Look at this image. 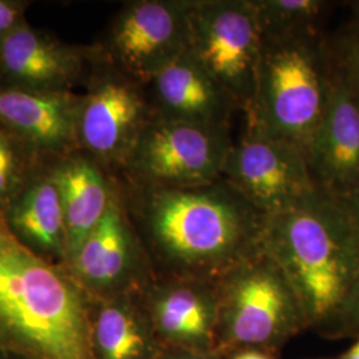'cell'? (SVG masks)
I'll return each instance as SVG.
<instances>
[{
	"instance_id": "cell-1",
	"label": "cell",
	"mask_w": 359,
	"mask_h": 359,
	"mask_svg": "<svg viewBox=\"0 0 359 359\" xmlns=\"http://www.w3.org/2000/svg\"><path fill=\"white\" fill-rule=\"evenodd\" d=\"M156 277L216 281L262 252L266 216L231 185L185 189L118 187Z\"/></svg>"
},
{
	"instance_id": "cell-2",
	"label": "cell",
	"mask_w": 359,
	"mask_h": 359,
	"mask_svg": "<svg viewBox=\"0 0 359 359\" xmlns=\"http://www.w3.org/2000/svg\"><path fill=\"white\" fill-rule=\"evenodd\" d=\"M93 298L68 268L13 238L0 219V351L27 359H95Z\"/></svg>"
},
{
	"instance_id": "cell-3",
	"label": "cell",
	"mask_w": 359,
	"mask_h": 359,
	"mask_svg": "<svg viewBox=\"0 0 359 359\" xmlns=\"http://www.w3.org/2000/svg\"><path fill=\"white\" fill-rule=\"evenodd\" d=\"M262 249L294 290L306 329L333 339L342 305L359 278V228L346 203L320 192L266 217Z\"/></svg>"
},
{
	"instance_id": "cell-4",
	"label": "cell",
	"mask_w": 359,
	"mask_h": 359,
	"mask_svg": "<svg viewBox=\"0 0 359 359\" xmlns=\"http://www.w3.org/2000/svg\"><path fill=\"white\" fill-rule=\"evenodd\" d=\"M333 79L329 38L320 29L264 38L246 121L306 154L326 112Z\"/></svg>"
},
{
	"instance_id": "cell-5",
	"label": "cell",
	"mask_w": 359,
	"mask_h": 359,
	"mask_svg": "<svg viewBox=\"0 0 359 359\" xmlns=\"http://www.w3.org/2000/svg\"><path fill=\"white\" fill-rule=\"evenodd\" d=\"M216 285L218 355L246 347L278 354L308 330L294 290L264 249L228 270Z\"/></svg>"
},
{
	"instance_id": "cell-6",
	"label": "cell",
	"mask_w": 359,
	"mask_h": 359,
	"mask_svg": "<svg viewBox=\"0 0 359 359\" xmlns=\"http://www.w3.org/2000/svg\"><path fill=\"white\" fill-rule=\"evenodd\" d=\"M231 128L154 116L121 170L142 188L185 189L222 179L231 151Z\"/></svg>"
},
{
	"instance_id": "cell-7",
	"label": "cell",
	"mask_w": 359,
	"mask_h": 359,
	"mask_svg": "<svg viewBox=\"0 0 359 359\" xmlns=\"http://www.w3.org/2000/svg\"><path fill=\"white\" fill-rule=\"evenodd\" d=\"M264 35L252 0H192L188 52L246 114Z\"/></svg>"
},
{
	"instance_id": "cell-8",
	"label": "cell",
	"mask_w": 359,
	"mask_h": 359,
	"mask_svg": "<svg viewBox=\"0 0 359 359\" xmlns=\"http://www.w3.org/2000/svg\"><path fill=\"white\" fill-rule=\"evenodd\" d=\"M222 180L266 217L301 206L320 193L299 147L248 121L240 140L233 142Z\"/></svg>"
},
{
	"instance_id": "cell-9",
	"label": "cell",
	"mask_w": 359,
	"mask_h": 359,
	"mask_svg": "<svg viewBox=\"0 0 359 359\" xmlns=\"http://www.w3.org/2000/svg\"><path fill=\"white\" fill-rule=\"evenodd\" d=\"M192 0H137L116 15L100 53L142 86L188 51Z\"/></svg>"
},
{
	"instance_id": "cell-10",
	"label": "cell",
	"mask_w": 359,
	"mask_h": 359,
	"mask_svg": "<svg viewBox=\"0 0 359 359\" xmlns=\"http://www.w3.org/2000/svg\"><path fill=\"white\" fill-rule=\"evenodd\" d=\"M145 90L103 59V71L80 102L76 126V142L102 167L123 169L154 118Z\"/></svg>"
},
{
	"instance_id": "cell-11",
	"label": "cell",
	"mask_w": 359,
	"mask_h": 359,
	"mask_svg": "<svg viewBox=\"0 0 359 359\" xmlns=\"http://www.w3.org/2000/svg\"><path fill=\"white\" fill-rule=\"evenodd\" d=\"M68 269L93 299L139 294L156 278L118 185L107 213L81 245Z\"/></svg>"
},
{
	"instance_id": "cell-12",
	"label": "cell",
	"mask_w": 359,
	"mask_h": 359,
	"mask_svg": "<svg viewBox=\"0 0 359 359\" xmlns=\"http://www.w3.org/2000/svg\"><path fill=\"white\" fill-rule=\"evenodd\" d=\"M140 297L154 333L165 348L216 353V281L156 277Z\"/></svg>"
},
{
	"instance_id": "cell-13",
	"label": "cell",
	"mask_w": 359,
	"mask_h": 359,
	"mask_svg": "<svg viewBox=\"0 0 359 359\" xmlns=\"http://www.w3.org/2000/svg\"><path fill=\"white\" fill-rule=\"evenodd\" d=\"M306 158L320 192L342 201L358 192L359 99L335 65L329 104Z\"/></svg>"
},
{
	"instance_id": "cell-14",
	"label": "cell",
	"mask_w": 359,
	"mask_h": 359,
	"mask_svg": "<svg viewBox=\"0 0 359 359\" xmlns=\"http://www.w3.org/2000/svg\"><path fill=\"white\" fill-rule=\"evenodd\" d=\"M84 52L23 22L0 40V77L8 87L69 92L84 74Z\"/></svg>"
},
{
	"instance_id": "cell-15",
	"label": "cell",
	"mask_w": 359,
	"mask_h": 359,
	"mask_svg": "<svg viewBox=\"0 0 359 359\" xmlns=\"http://www.w3.org/2000/svg\"><path fill=\"white\" fill-rule=\"evenodd\" d=\"M154 116L210 127L231 128L238 104L189 52L160 71L147 86Z\"/></svg>"
},
{
	"instance_id": "cell-16",
	"label": "cell",
	"mask_w": 359,
	"mask_h": 359,
	"mask_svg": "<svg viewBox=\"0 0 359 359\" xmlns=\"http://www.w3.org/2000/svg\"><path fill=\"white\" fill-rule=\"evenodd\" d=\"M81 99L69 92L0 87V127L43 151H65L76 139Z\"/></svg>"
},
{
	"instance_id": "cell-17",
	"label": "cell",
	"mask_w": 359,
	"mask_h": 359,
	"mask_svg": "<svg viewBox=\"0 0 359 359\" xmlns=\"http://www.w3.org/2000/svg\"><path fill=\"white\" fill-rule=\"evenodd\" d=\"M13 238L34 255L68 268V241L62 197L52 176L35 180L3 213Z\"/></svg>"
},
{
	"instance_id": "cell-18",
	"label": "cell",
	"mask_w": 359,
	"mask_h": 359,
	"mask_svg": "<svg viewBox=\"0 0 359 359\" xmlns=\"http://www.w3.org/2000/svg\"><path fill=\"white\" fill-rule=\"evenodd\" d=\"M65 210L68 266L115 197L117 185L90 156L69 157L51 173Z\"/></svg>"
},
{
	"instance_id": "cell-19",
	"label": "cell",
	"mask_w": 359,
	"mask_h": 359,
	"mask_svg": "<svg viewBox=\"0 0 359 359\" xmlns=\"http://www.w3.org/2000/svg\"><path fill=\"white\" fill-rule=\"evenodd\" d=\"M140 294L93 299L95 359H158L163 354L165 347L154 333Z\"/></svg>"
},
{
	"instance_id": "cell-20",
	"label": "cell",
	"mask_w": 359,
	"mask_h": 359,
	"mask_svg": "<svg viewBox=\"0 0 359 359\" xmlns=\"http://www.w3.org/2000/svg\"><path fill=\"white\" fill-rule=\"evenodd\" d=\"M264 38H278L320 29L329 3L321 0H252Z\"/></svg>"
},
{
	"instance_id": "cell-21",
	"label": "cell",
	"mask_w": 359,
	"mask_h": 359,
	"mask_svg": "<svg viewBox=\"0 0 359 359\" xmlns=\"http://www.w3.org/2000/svg\"><path fill=\"white\" fill-rule=\"evenodd\" d=\"M334 65L359 99V20L353 19L329 39Z\"/></svg>"
},
{
	"instance_id": "cell-22",
	"label": "cell",
	"mask_w": 359,
	"mask_h": 359,
	"mask_svg": "<svg viewBox=\"0 0 359 359\" xmlns=\"http://www.w3.org/2000/svg\"><path fill=\"white\" fill-rule=\"evenodd\" d=\"M16 170L18 161L13 140L8 135L0 130V219H3L1 204L13 191Z\"/></svg>"
},
{
	"instance_id": "cell-23",
	"label": "cell",
	"mask_w": 359,
	"mask_h": 359,
	"mask_svg": "<svg viewBox=\"0 0 359 359\" xmlns=\"http://www.w3.org/2000/svg\"><path fill=\"white\" fill-rule=\"evenodd\" d=\"M359 335V278L347 295L334 329L333 339Z\"/></svg>"
},
{
	"instance_id": "cell-24",
	"label": "cell",
	"mask_w": 359,
	"mask_h": 359,
	"mask_svg": "<svg viewBox=\"0 0 359 359\" xmlns=\"http://www.w3.org/2000/svg\"><path fill=\"white\" fill-rule=\"evenodd\" d=\"M27 3L0 0V40L20 26L25 20Z\"/></svg>"
},
{
	"instance_id": "cell-25",
	"label": "cell",
	"mask_w": 359,
	"mask_h": 359,
	"mask_svg": "<svg viewBox=\"0 0 359 359\" xmlns=\"http://www.w3.org/2000/svg\"><path fill=\"white\" fill-rule=\"evenodd\" d=\"M222 359H278V354L269 350L257 348V347H246L231 351L228 354L221 355Z\"/></svg>"
},
{
	"instance_id": "cell-26",
	"label": "cell",
	"mask_w": 359,
	"mask_h": 359,
	"mask_svg": "<svg viewBox=\"0 0 359 359\" xmlns=\"http://www.w3.org/2000/svg\"><path fill=\"white\" fill-rule=\"evenodd\" d=\"M158 359H222L216 353H197L179 348H165Z\"/></svg>"
},
{
	"instance_id": "cell-27",
	"label": "cell",
	"mask_w": 359,
	"mask_h": 359,
	"mask_svg": "<svg viewBox=\"0 0 359 359\" xmlns=\"http://www.w3.org/2000/svg\"><path fill=\"white\" fill-rule=\"evenodd\" d=\"M345 203L348 206V209H350V212H351V215H353V217L355 219L359 228V191L354 193Z\"/></svg>"
},
{
	"instance_id": "cell-28",
	"label": "cell",
	"mask_w": 359,
	"mask_h": 359,
	"mask_svg": "<svg viewBox=\"0 0 359 359\" xmlns=\"http://www.w3.org/2000/svg\"><path fill=\"white\" fill-rule=\"evenodd\" d=\"M354 344L344 351L337 359H359V335L354 338Z\"/></svg>"
},
{
	"instance_id": "cell-29",
	"label": "cell",
	"mask_w": 359,
	"mask_h": 359,
	"mask_svg": "<svg viewBox=\"0 0 359 359\" xmlns=\"http://www.w3.org/2000/svg\"><path fill=\"white\" fill-rule=\"evenodd\" d=\"M0 359H27L22 355L13 354V353H8V351H0Z\"/></svg>"
},
{
	"instance_id": "cell-30",
	"label": "cell",
	"mask_w": 359,
	"mask_h": 359,
	"mask_svg": "<svg viewBox=\"0 0 359 359\" xmlns=\"http://www.w3.org/2000/svg\"><path fill=\"white\" fill-rule=\"evenodd\" d=\"M351 10H353L351 18H353V19H358L359 20V1L351 3Z\"/></svg>"
},
{
	"instance_id": "cell-31",
	"label": "cell",
	"mask_w": 359,
	"mask_h": 359,
	"mask_svg": "<svg viewBox=\"0 0 359 359\" xmlns=\"http://www.w3.org/2000/svg\"><path fill=\"white\" fill-rule=\"evenodd\" d=\"M322 359V358H321Z\"/></svg>"
}]
</instances>
